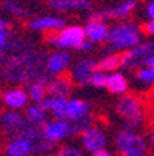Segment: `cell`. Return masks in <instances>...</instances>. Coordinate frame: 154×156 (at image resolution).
I'll return each instance as SVG.
<instances>
[{"label": "cell", "mask_w": 154, "mask_h": 156, "mask_svg": "<svg viewBox=\"0 0 154 156\" xmlns=\"http://www.w3.org/2000/svg\"><path fill=\"white\" fill-rule=\"evenodd\" d=\"M151 147H152V150H154V133L151 135Z\"/></svg>", "instance_id": "39"}, {"label": "cell", "mask_w": 154, "mask_h": 156, "mask_svg": "<svg viewBox=\"0 0 154 156\" xmlns=\"http://www.w3.org/2000/svg\"><path fill=\"white\" fill-rule=\"evenodd\" d=\"M146 14H148L149 20H154V0H151V2L148 3V6H146Z\"/></svg>", "instance_id": "34"}, {"label": "cell", "mask_w": 154, "mask_h": 156, "mask_svg": "<svg viewBox=\"0 0 154 156\" xmlns=\"http://www.w3.org/2000/svg\"><path fill=\"white\" fill-rule=\"evenodd\" d=\"M46 56L34 47L12 56L0 70V76L9 82H39L48 88L53 77L45 68Z\"/></svg>", "instance_id": "1"}, {"label": "cell", "mask_w": 154, "mask_h": 156, "mask_svg": "<svg viewBox=\"0 0 154 156\" xmlns=\"http://www.w3.org/2000/svg\"><path fill=\"white\" fill-rule=\"evenodd\" d=\"M90 110H91L90 102L82 101V99H71L68 101V105H67V119L68 121L80 119L86 115H90Z\"/></svg>", "instance_id": "19"}, {"label": "cell", "mask_w": 154, "mask_h": 156, "mask_svg": "<svg viewBox=\"0 0 154 156\" xmlns=\"http://www.w3.org/2000/svg\"><path fill=\"white\" fill-rule=\"evenodd\" d=\"M136 76H137V79H139L142 83H145V85L154 83V70L149 68V66H142V68H139Z\"/></svg>", "instance_id": "27"}, {"label": "cell", "mask_w": 154, "mask_h": 156, "mask_svg": "<svg viewBox=\"0 0 154 156\" xmlns=\"http://www.w3.org/2000/svg\"><path fill=\"white\" fill-rule=\"evenodd\" d=\"M93 45L94 43L91 42V40H88V39H85L83 42H82V45L77 48V51H90L91 48H93Z\"/></svg>", "instance_id": "33"}, {"label": "cell", "mask_w": 154, "mask_h": 156, "mask_svg": "<svg viewBox=\"0 0 154 156\" xmlns=\"http://www.w3.org/2000/svg\"><path fill=\"white\" fill-rule=\"evenodd\" d=\"M142 40V31L137 25L131 22H122V23L114 25L109 28L108 34V48L105 53H114L120 50H131L137 45H140Z\"/></svg>", "instance_id": "2"}, {"label": "cell", "mask_w": 154, "mask_h": 156, "mask_svg": "<svg viewBox=\"0 0 154 156\" xmlns=\"http://www.w3.org/2000/svg\"><path fill=\"white\" fill-rule=\"evenodd\" d=\"M8 28H9V22L0 17V31H8Z\"/></svg>", "instance_id": "36"}, {"label": "cell", "mask_w": 154, "mask_h": 156, "mask_svg": "<svg viewBox=\"0 0 154 156\" xmlns=\"http://www.w3.org/2000/svg\"><path fill=\"white\" fill-rule=\"evenodd\" d=\"M46 87L42 85L39 82H34V83H29V88H28V96L31 101L37 102V104H42L43 101L46 99Z\"/></svg>", "instance_id": "26"}, {"label": "cell", "mask_w": 154, "mask_h": 156, "mask_svg": "<svg viewBox=\"0 0 154 156\" xmlns=\"http://www.w3.org/2000/svg\"><path fill=\"white\" fill-rule=\"evenodd\" d=\"M0 99H3V94L2 93H0Z\"/></svg>", "instance_id": "41"}, {"label": "cell", "mask_w": 154, "mask_h": 156, "mask_svg": "<svg viewBox=\"0 0 154 156\" xmlns=\"http://www.w3.org/2000/svg\"><path fill=\"white\" fill-rule=\"evenodd\" d=\"M71 65V54L67 51H56L50 56H46L45 68L48 74H62L63 71L68 70V66Z\"/></svg>", "instance_id": "12"}, {"label": "cell", "mask_w": 154, "mask_h": 156, "mask_svg": "<svg viewBox=\"0 0 154 156\" xmlns=\"http://www.w3.org/2000/svg\"><path fill=\"white\" fill-rule=\"evenodd\" d=\"M50 8L54 11H77V9H90L93 3L90 0H50Z\"/></svg>", "instance_id": "18"}, {"label": "cell", "mask_w": 154, "mask_h": 156, "mask_svg": "<svg viewBox=\"0 0 154 156\" xmlns=\"http://www.w3.org/2000/svg\"><path fill=\"white\" fill-rule=\"evenodd\" d=\"M26 156H31V154H26Z\"/></svg>", "instance_id": "42"}, {"label": "cell", "mask_w": 154, "mask_h": 156, "mask_svg": "<svg viewBox=\"0 0 154 156\" xmlns=\"http://www.w3.org/2000/svg\"><path fill=\"white\" fill-rule=\"evenodd\" d=\"M54 145H56V142H53V141H48V139H40L39 142H36L34 144V148H33V151H36V153H43V154H46L48 151H51L53 148H54Z\"/></svg>", "instance_id": "28"}, {"label": "cell", "mask_w": 154, "mask_h": 156, "mask_svg": "<svg viewBox=\"0 0 154 156\" xmlns=\"http://www.w3.org/2000/svg\"><path fill=\"white\" fill-rule=\"evenodd\" d=\"M70 122V136H74V135H82L83 131H86L90 127H93L94 124V116L90 113L80 119H76V121H68Z\"/></svg>", "instance_id": "22"}, {"label": "cell", "mask_w": 154, "mask_h": 156, "mask_svg": "<svg viewBox=\"0 0 154 156\" xmlns=\"http://www.w3.org/2000/svg\"><path fill=\"white\" fill-rule=\"evenodd\" d=\"M106 88H108V91L113 93V94H126V91H128V80H126V77L122 73L114 71L111 74H108Z\"/></svg>", "instance_id": "21"}, {"label": "cell", "mask_w": 154, "mask_h": 156, "mask_svg": "<svg viewBox=\"0 0 154 156\" xmlns=\"http://www.w3.org/2000/svg\"><path fill=\"white\" fill-rule=\"evenodd\" d=\"M97 66H99V62H96L93 59H82V60L76 62V65L73 66V71H71L73 82H76L79 85H88L93 74L97 71Z\"/></svg>", "instance_id": "9"}, {"label": "cell", "mask_w": 154, "mask_h": 156, "mask_svg": "<svg viewBox=\"0 0 154 156\" xmlns=\"http://www.w3.org/2000/svg\"><path fill=\"white\" fill-rule=\"evenodd\" d=\"M136 5H137L136 0H126V2H123V3L114 6V8L94 11V12H91V20L105 22L106 19H125V17H128L131 12L134 11Z\"/></svg>", "instance_id": "8"}, {"label": "cell", "mask_w": 154, "mask_h": 156, "mask_svg": "<svg viewBox=\"0 0 154 156\" xmlns=\"http://www.w3.org/2000/svg\"><path fill=\"white\" fill-rule=\"evenodd\" d=\"M116 148L122 156H146L148 144L137 131L122 130L116 136Z\"/></svg>", "instance_id": "5"}, {"label": "cell", "mask_w": 154, "mask_h": 156, "mask_svg": "<svg viewBox=\"0 0 154 156\" xmlns=\"http://www.w3.org/2000/svg\"><path fill=\"white\" fill-rule=\"evenodd\" d=\"M2 6L8 14H11V16H14L17 19H28L29 17V11L22 3H19L17 0H5V2L2 3Z\"/></svg>", "instance_id": "24"}, {"label": "cell", "mask_w": 154, "mask_h": 156, "mask_svg": "<svg viewBox=\"0 0 154 156\" xmlns=\"http://www.w3.org/2000/svg\"><path fill=\"white\" fill-rule=\"evenodd\" d=\"M11 36L8 31H0V51L5 50V47L8 45V42H9Z\"/></svg>", "instance_id": "31"}, {"label": "cell", "mask_w": 154, "mask_h": 156, "mask_svg": "<svg viewBox=\"0 0 154 156\" xmlns=\"http://www.w3.org/2000/svg\"><path fill=\"white\" fill-rule=\"evenodd\" d=\"M73 88H74V82H73V79L62 76V77H56V79H53V80L50 82V85H48L46 90H48L50 96L67 98V96L71 94Z\"/></svg>", "instance_id": "17"}, {"label": "cell", "mask_w": 154, "mask_h": 156, "mask_svg": "<svg viewBox=\"0 0 154 156\" xmlns=\"http://www.w3.org/2000/svg\"><path fill=\"white\" fill-rule=\"evenodd\" d=\"M145 33H148V34H154V20H149L148 23L145 25Z\"/></svg>", "instance_id": "35"}, {"label": "cell", "mask_w": 154, "mask_h": 156, "mask_svg": "<svg viewBox=\"0 0 154 156\" xmlns=\"http://www.w3.org/2000/svg\"><path fill=\"white\" fill-rule=\"evenodd\" d=\"M0 121H2V125L5 127V135L9 136L11 139H15L19 136L20 130L28 124V119L19 111H6V113L2 115Z\"/></svg>", "instance_id": "10"}, {"label": "cell", "mask_w": 154, "mask_h": 156, "mask_svg": "<svg viewBox=\"0 0 154 156\" xmlns=\"http://www.w3.org/2000/svg\"><path fill=\"white\" fill-rule=\"evenodd\" d=\"M146 66H149V68H152V70H154V57L148 62V65H146Z\"/></svg>", "instance_id": "38"}, {"label": "cell", "mask_w": 154, "mask_h": 156, "mask_svg": "<svg viewBox=\"0 0 154 156\" xmlns=\"http://www.w3.org/2000/svg\"><path fill=\"white\" fill-rule=\"evenodd\" d=\"M119 66H122V56H119V54H108L99 62L97 70L103 71V73H108V71L114 73Z\"/></svg>", "instance_id": "25"}, {"label": "cell", "mask_w": 154, "mask_h": 156, "mask_svg": "<svg viewBox=\"0 0 154 156\" xmlns=\"http://www.w3.org/2000/svg\"><path fill=\"white\" fill-rule=\"evenodd\" d=\"M122 56V66L129 70H139L146 66L148 62L154 57V42H146L128 50Z\"/></svg>", "instance_id": "6"}, {"label": "cell", "mask_w": 154, "mask_h": 156, "mask_svg": "<svg viewBox=\"0 0 154 156\" xmlns=\"http://www.w3.org/2000/svg\"><path fill=\"white\" fill-rule=\"evenodd\" d=\"M67 98H59V96H46V99L40 104V107L45 111H51L56 119H67Z\"/></svg>", "instance_id": "15"}, {"label": "cell", "mask_w": 154, "mask_h": 156, "mask_svg": "<svg viewBox=\"0 0 154 156\" xmlns=\"http://www.w3.org/2000/svg\"><path fill=\"white\" fill-rule=\"evenodd\" d=\"M28 101H29L28 93L25 90H22V88H12V90H8L6 93H3V102L8 108H11V111L25 108Z\"/></svg>", "instance_id": "16"}, {"label": "cell", "mask_w": 154, "mask_h": 156, "mask_svg": "<svg viewBox=\"0 0 154 156\" xmlns=\"http://www.w3.org/2000/svg\"><path fill=\"white\" fill-rule=\"evenodd\" d=\"M80 141H82L83 148L86 151L93 153V154L97 153V151L105 150V147H106V135H105V131L97 125H93L86 131H83L80 135Z\"/></svg>", "instance_id": "7"}, {"label": "cell", "mask_w": 154, "mask_h": 156, "mask_svg": "<svg viewBox=\"0 0 154 156\" xmlns=\"http://www.w3.org/2000/svg\"><path fill=\"white\" fill-rule=\"evenodd\" d=\"M86 39L85 36V30L79 25H71L67 27L60 31H54V33H48L46 40L51 45L60 48L62 51L65 50H77L82 42Z\"/></svg>", "instance_id": "4"}, {"label": "cell", "mask_w": 154, "mask_h": 156, "mask_svg": "<svg viewBox=\"0 0 154 156\" xmlns=\"http://www.w3.org/2000/svg\"><path fill=\"white\" fill-rule=\"evenodd\" d=\"M56 156H85L82 151H79L77 148L74 147H70V145H63L59 148V151L56 153Z\"/></svg>", "instance_id": "30"}, {"label": "cell", "mask_w": 154, "mask_h": 156, "mask_svg": "<svg viewBox=\"0 0 154 156\" xmlns=\"http://www.w3.org/2000/svg\"><path fill=\"white\" fill-rule=\"evenodd\" d=\"M85 30V36L88 40H91L93 43H100V42H106L108 34H109V28L105 22L100 20H90L88 23L83 27Z\"/></svg>", "instance_id": "14"}, {"label": "cell", "mask_w": 154, "mask_h": 156, "mask_svg": "<svg viewBox=\"0 0 154 156\" xmlns=\"http://www.w3.org/2000/svg\"><path fill=\"white\" fill-rule=\"evenodd\" d=\"M117 113L125 121V130L136 131V128L142 127L145 121V107L142 101L134 94H123L116 105Z\"/></svg>", "instance_id": "3"}, {"label": "cell", "mask_w": 154, "mask_h": 156, "mask_svg": "<svg viewBox=\"0 0 154 156\" xmlns=\"http://www.w3.org/2000/svg\"><path fill=\"white\" fill-rule=\"evenodd\" d=\"M146 107H148V111L154 115V88L148 93V102H146Z\"/></svg>", "instance_id": "32"}, {"label": "cell", "mask_w": 154, "mask_h": 156, "mask_svg": "<svg viewBox=\"0 0 154 156\" xmlns=\"http://www.w3.org/2000/svg\"><path fill=\"white\" fill-rule=\"evenodd\" d=\"M106 79H108V74L103 73V71H99V70H97V71L93 74L90 83L94 85V87H97V88H102V87H106Z\"/></svg>", "instance_id": "29"}, {"label": "cell", "mask_w": 154, "mask_h": 156, "mask_svg": "<svg viewBox=\"0 0 154 156\" xmlns=\"http://www.w3.org/2000/svg\"><path fill=\"white\" fill-rule=\"evenodd\" d=\"M68 136H70L68 119H54V121H48L43 125V138L48 141L59 142Z\"/></svg>", "instance_id": "11"}, {"label": "cell", "mask_w": 154, "mask_h": 156, "mask_svg": "<svg viewBox=\"0 0 154 156\" xmlns=\"http://www.w3.org/2000/svg\"><path fill=\"white\" fill-rule=\"evenodd\" d=\"M34 148V144L23 138H15L11 139L6 145V154L8 156H26L31 154Z\"/></svg>", "instance_id": "20"}, {"label": "cell", "mask_w": 154, "mask_h": 156, "mask_svg": "<svg viewBox=\"0 0 154 156\" xmlns=\"http://www.w3.org/2000/svg\"><path fill=\"white\" fill-rule=\"evenodd\" d=\"M28 122L31 124H36V125H45L48 121H46V111L40 107V104H36V105H29L26 108V113H25Z\"/></svg>", "instance_id": "23"}, {"label": "cell", "mask_w": 154, "mask_h": 156, "mask_svg": "<svg viewBox=\"0 0 154 156\" xmlns=\"http://www.w3.org/2000/svg\"><path fill=\"white\" fill-rule=\"evenodd\" d=\"M91 156H113V154L109 153L108 150H102V151H97V153H94V154H91Z\"/></svg>", "instance_id": "37"}, {"label": "cell", "mask_w": 154, "mask_h": 156, "mask_svg": "<svg viewBox=\"0 0 154 156\" xmlns=\"http://www.w3.org/2000/svg\"><path fill=\"white\" fill-rule=\"evenodd\" d=\"M42 156H56V154H53V153H46V154H42Z\"/></svg>", "instance_id": "40"}, {"label": "cell", "mask_w": 154, "mask_h": 156, "mask_svg": "<svg viewBox=\"0 0 154 156\" xmlns=\"http://www.w3.org/2000/svg\"><path fill=\"white\" fill-rule=\"evenodd\" d=\"M29 28L34 31H46V33H54L60 31L65 28V20L56 16H42L36 17L29 22Z\"/></svg>", "instance_id": "13"}]
</instances>
